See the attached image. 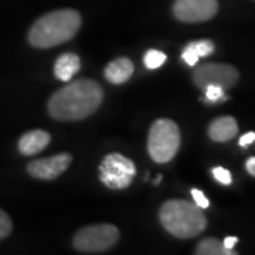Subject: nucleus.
Here are the masks:
<instances>
[{
  "mask_svg": "<svg viewBox=\"0 0 255 255\" xmlns=\"http://www.w3.org/2000/svg\"><path fill=\"white\" fill-rule=\"evenodd\" d=\"M104 91L98 82L77 80L58 90L48 101V114L57 121H81L100 108Z\"/></svg>",
  "mask_w": 255,
  "mask_h": 255,
  "instance_id": "nucleus-1",
  "label": "nucleus"
},
{
  "mask_svg": "<svg viewBox=\"0 0 255 255\" xmlns=\"http://www.w3.org/2000/svg\"><path fill=\"white\" fill-rule=\"evenodd\" d=\"M80 27L81 16L77 10H55L34 21L28 31V41L37 48L60 46L70 41Z\"/></svg>",
  "mask_w": 255,
  "mask_h": 255,
  "instance_id": "nucleus-2",
  "label": "nucleus"
},
{
  "mask_svg": "<svg viewBox=\"0 0 255 255\" xmlns=\"http://www.w3.org/2000/svg\"><path fill=\"white\" fill-rule=\"evenodd\" d=\"M159 219L164 230L177 238L197 237L207 227L203 209L194 203L179 199L163 203Z\"/></svg>",
  "mask_w": 255,
  "mask_h": 255,
  "instance_id": "nucleus-3",
  "label": "nucleus"
},
{
  "mask_svg": "<svg viewBox=\"0 0 255 255\" xmlns=\"http://www.w3.org/2000/svg\"><path fill=\"white\" fill-rule=\"evenodd\" d=\"M180 130L170 119H157L153 122L147 137V152L156 163H167L180 147Z\"/></svg>",
  "mask_w": 255,
  "mask_h": 255,
  "instance_id": "nucleus-4",
  "label": "nucleus"
},
{
  "mask_svg": "<svg viewBox=\"0 0 255 255\" xmlns=\"http://www.w3.org/2000/svg\"><path fill=\"white\" fill-rule=\"evenodd\" d=\"M119 230L112 224H92L80 228L74 236V247L85 254H98L118 243Z\"/></svg>",
  "mask_w": 255,
  "mask_h": 255,
  "instance_id": "nucleus-5",
  "label": "nucleus"
},
{
  "mask_svg": "<svg viewBox=\"0 0 255 255\" xmlns=\"http://www.w3.org/2000/svg\"><path fill=\"white\" fill-rule=\"evenodd\" d=\"M136 167L130 159L119 153L105 156L100 164L101 182L112 190H124L133 180Z\"/></svg>",
  "mask_w": 255,
  "mask_h": 255,
  "instance_id": "nucleus-6",
  "label": "nucleus"
},
{
  "mask_svg": "<svg viewBox=\"0 0 255 255\" xmlns=\"http://www.w3.org/2000/svg\"><path fill=\"white\" fill-rule=\"evenodd\" d=\"M240 80L237 68L223 63H207L200 65L193 73V81L200 88L204 90L209 85H216L223 88L224 91L236 87Z\"/></svg>",
  "mask_w": 255,
  "mask_h": 255,
  "instance_id": "nucleus-7",
  "label": "nucleus"
},
{
  "mask_svg": "<svg viewBox=\"0 0 255 255\" xmlns=\"http://www.w3.org/2000/svg\"><path fill=\"white\" fill-rule=\"evenodd\" d=\"M219 11L217 0H176L174 17L184 23H201L213 18Z\"/></svg>",
  "mask_w": 255,
  "mask_h": 255,
  "instance_id": "nucleus-8",
  "label": "nucleus"
},
{
  "mask_svg": "<svg viewBox=\"0 0 255 255\" xmlns=\"http://www.w3.org/2000/svg\"><path fill=\"white\" fill-rule=\"evenodd\" d=\"M71 160H73V157L70 153H60V155L51 156V157L38 159V160H33L28 163L27 172L34 179L54 180L67 170Z\"/></svg>",
  "mask_w": 255,
  "mask_h": 255,
  "instance_id": "nucleus-9",
  "label": "nucleus"
},
{
  "mask_svg": "<svg viewBox=\"0 0 255 255\" xmlns=\"http://www.w3.org/2000/svg\"><path fill=\"white\" fill-rule=\"evenodd\" d=\"M51 140L50 133L46 130H30L26 132L18 140V150L20 153L24 156H33L37 155L38 152L44 150L48 143Z\"/></svg>",
  "mask_w": 255,
  "mask_h": 255,
  "instance_id": "nucleus-10",
  "label": "nucleus"
},
{
  "mask_svg": "<svg viewBox=\"0 0 255 255\" xmlns=\"http://www.w3.org/2000/svg\"><path fill=\"white\" fill-rule=\"evenodd\" d=\"M238 133V124L233 117H220L209 127V136L214 142H227Z\"/></svg>",
  "mask_w": 255,
  "mask_h": 255,
  "instance_id": "nucleus-11",
  "label": "nucleus"
},
{
  "mask_svg": "<svg viewBox=\"0 0 255 255\" xmlns=\"http://www.w3.org/2000/svg\"><path fill=\"white\" fill-rule=\"evenodd\" d=\"M133 63L127 58V57H121L114 61H111L107 68H105V78L112 84H124L127 82L132 74H133Z\"/></svg>",
  "mask_w": 255,
  "mask_h": 255,
  "instance_id": "nucleus-12",
  "label": "nucleus"
},
{
  "mask_svg": "<svg viewBox=\"0 0 255 255\" xmlns=\"http://www.w3.org/2000/svg\"><path fill=\"white\" fill-rule=\"evenodd\" d=\"M81 68V60L74 53L61 54L54 64V75L60 81H70Z\"/></svg>",
  "mask_w": 255,
  "mask_h": 255,
  "instance_id": "nucleus-13",
  "label": "nucleus"
},
{
  "mask_svg": "<svg viewBox=\"0 0 255 255\" xmlns=\"http://www.w3.org/2000/svg\"><path fill=\"white\" fill-rule=\"evenodd\" d=\"M197 255H233L236 254L233 250H226L223 243L219 241L217 238H206L199 243V246L196 247Z\"/></svg>",
  "mask_w": 255,
  "mask_h": 255,
  "instance_id": "nucleus-14",
  "label": "nucleus"
},
{
  "mask_svg": "<svg viewBox=\"0 0 255 255\" xmlns=\"http://www.w3.org/2000/svg\"><path fill=\"white\" fill-rule=\"evenodd\" d=\"M164 61H166V54L159 50H149V51H146L145 57H143V64L149 70H156V68L162 67Z\"/></svg>",
  "mask_w": 255,
  "mask_h": 255,
  "instance_id": "nucleus-15",
  "label": "nucleus"
},
{
  "mask_svg": "<svg viewBox=\"0 0 255 255\" xmlns=\"http://www.w3.org/2000/svg\"><path fill=\"white\" fill-rule=\"evenodd\" d=\"M203 91H204V100L207 102H219V101L228 100V97H226V94H224L226 91L216 85H209Z\"/></svg>",
  "mask_w": 255,
  "mask_h": 255,
  "instance_id": "nucleus-16",
  "label": "nucleus"
},
{
  "mask_svg": "<svg viewBox=\"0 0 255 255\" xmlns=\"http://www.w3.org/2000/svg\"><path fill=\"white\" fill-rule=\"evenodd\" d=\"M190 44L199 57H207L214 51V44L210 40H199V41H193Z\"/></svg>",
  "mask_w": 255,
  "mask_h": 255,
  "instance_id": "nucleus-17",
  "label": "nucleus"
},
{
  "mask_svg": "<svg viewBox=\"0 0 255 255\" xmlns=\"http://www.w3.org/2000/svg\"><path fill=\"white\" fill-rule=\"evenodd\" d=\"M13 230V223L6 211L0 209V240L9 237Z\"/></svg>",
  "mask_w": 255,
  "mask_h": 255,
  "instance_id": "nucleus-18",
  "label": "nucleus"
},
{
  "mask_svg": "<svg viewBox=\"0 0 255 255\" xmlns=\"http://www.w3.org/2000/svg\"><path fill=\"white\" fill-rule=\"evenodd\" d=\"M213 176H214V179L217 180L221 184H231L233 182V177H231V173H230V170L227 169H224V167H214L213 169Z\"/></svg>",
  "mask_w": 255,
  "mask_h": 255,
  "instance_id": "nucleus-19",
  "label": "nucleus"
},
{
  "mask_svg": "<svg viewBox=\"0 0 255 255\" xmlns=\"http://www.w3.org/2000/svg\"><path fill=\"white\" fill-rule=\"evenodd\" d=\"M182 58L184 60V63L187 64V65H190V67H194L196 64L199 63V55L196 54V51H194V48L191 47V44H187L186 48L183 50V54Z\"/></svg>",
  "mask_w": 255,
  "mask_h": 255,
  "instance_id": "nucleus-20",
  "label": "nucleus"
},
{
  "mask_svg": "<svg viewBox=\"0 0 255 255\" xmlns=\"http://www.w3.org/2000/svg\"><path fill=\"white\" fill-rule=\"evenodd\" d=\"M191 196H193V199H194V204L196 206H199L200 209H209L210 206V201L209 199L204 196V193L201 190H197V189H193L191 190Z\"/></svg>",
  "mask_w": 255,
  "mask_h": 255,
  "instance_id": "nucleus-21",
  "label": "nucleus"
},
{
  "mask_svg": "<svg viewBox=\"0 0 255 255\" xmlns=\"http://www.w3.org/2000/svg\"><path fill=\"white\" fill-rule=\"evenodd\" d=\"M255 142V132H247L246 135H243V136L240 137V140H238V143L241 147H246L250 143H253Z\"/></svg>",
  "mask_w": 255,
  "mask_h": 255,
  "instance_id": "nucleus-22",
  "label": "nucleus"
},
{
  "mask_svg": "<svg viewBox=\"0 0 255 255\" xmlns=\"http://www.w3.org/2000/svg\"><path fill=\"white\" fill-rule=\"evenodd\" d=\"M238 243V238L237 237H226L224 238V241H223V246H224V248L226 250H234V247H236V244Z\"/></svg>",
  "mask_w": 255,
  "mask_h": 255,
  "instance_id": "nucleus-23",
  "label": "nucleus"
},
{
  "mask_svg": "<svg viewBox=\"0 0 255 255\" xmlns=\"http://www.w3.org/2000/svg\"><path fill=\"white\" fill-rule=\"evenodd\" d=\"M246 169H247V172H248V173L255 177V157H250V159L247 160Z\"/></svg>",
  "mask_w": 255,
  "mask_h": 255,
  "instance_id": "nucleus-24",
  "label": "nucleus"
},
{
  "mask_svg": "<svg viewBox=\"0 0 255 255\" xmlns=\"http://www.w3.org/2000/svg\"><path fill=\"white\" fill-rule=\"evenodd\" d=\"M160 180H162V174H159L157 177H156V180L153 183H155V186H157L159 183H160Z\"/></svg>",
  "mask_w": 255,
  "mask_h": 255,
  "instance_id": "nucleus-25",
  "label": "nucleus"
}]
</instances>
